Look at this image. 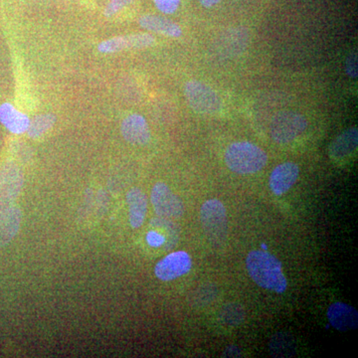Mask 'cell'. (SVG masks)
I'll list each match as a JSON object with an SVG mask.
<instances>
[{"label":"cell","mask_w":358,"mask_h":358,"mask_svg":"<svg viewBox=\"0 0 358 358\" xmlns=\"http://www.w3.org/2000/svg\"><path fill=\"white\" fill-rule=\"evenodd\" d=\"M246 267L250 277L261 288L279 294L284 293L288 288L281 261L268 252L261 250L250 252Z\"/></svg>","instance_id":"6da1fadb"},{"label":"cell","mask_w":358,"mask_h":358,"mask_svg":"<svg viewBox=\"0 0 358 358\" xmlns=\"http://www.w3.org/2000/svg\"><path fill=\"white\" fill-rule=\"evenodd\" d=\"M224 159L228 169L238 174L258 173L268 162L267 154L250 141L233 143L226 150Z\"/></svg>","instance_id":"7a4b0ae2"},{"label":"cell","mask_w":358,"mask_h":358,"mask_svg":"<svg viewBox=\"0 0 358 358\" xmlns=\"http://www.w3.org/2000/svg\"><path fill=\"white\" fill-rule=\"evenodd\" d=\"M308 126L305 115L294 110H281L271 121V138L275 143L287 145L305 133Z\"/></svg>","instance_id":"3957f363"},{"label":"cell","mask_w":358,"mask_h":358,"mask_svg":"<svg viewBox=\"0 0 358 358\" xmlns=\"http://www.w3.org/2000/svg\"><path fill=\"white\" fill-rule=\"evenodd\" d=\"M188 105L197 114L216 115L223 108L222 99L208 85L199 80H190L185 85Z\"/></svg>","instance_id":"277c9868"},{"label":"cell","mask_w":358,"mask_h":358,"mask_svg":"<svg viewBox=\"0 0 358 358\" xmlns=\"http://www.w3.org/2000/svg\"><path fill=\"white\" fill-rule=\"evenodd\" d=\"M205 234L213 243H222L228 233V216L225 206L218 199L207 200L200 210Z\"/></svg>","instance_id":"5b68a950"},{"label":"cell","mask_w":358,"mask_h":358,"mask_svg":"<svg viewBox=\"0 0 358 358\" xmlns=\"http://www.w3.org/2000/svg\"><path fill=\"white\" fill-rule=\"evenodd\" d=\"M150 200L159 217L176 219L185 213L182 201L166 183L159 182L152 187Z\"/></svg>","instance_id":"8992f818"},{"label":"cell","mask_w":358,"mask_h":358,"mask_svg":"<svg viewBox=\"0 0 358 358\" xmlns=\"http://www.w3.org/2000/svg\"><path fill=\"white\" fill-rule=\"evenodd\" d=\"M192 267L189 254L185 251L173 252L157 264L155 274L164 282L173 281L187 274Z\"/></svg>","instance_id":"52a82bcc"},{"label":"cell","mask_w":358,"mask_h":358,"mask_svg":"<svg viewBox=\"0 0 358 358\" xmlns=\"http://www.w3.org/2000/svg\"><path fill=\"white\" fill-rule=\"evenodd\" d=\"M155 39L148 33H134L124 36L113 37L98 45V50L103 54L117 53V52L143 49L152 46Z\"/></svg>","instance_id":"ba28073f"},{"label":"cell","mask_w":358,"mask_h":358,"mask_svg":"<svg viewBox=\"0 0 358 358\" xmlns=\"http://www.w3.org/2000/svg\"><path fill=\"white\" fill-rule=\"evenodd\" d=\"M249 41L250 33L247 28L232 27L219 34L215 46L221 55L230 58L243 53Z\"/></svg>","instance_id":"9c48e42d"},{"label":"cell","mask_w":358,"mask_h":358,"mask_svg":"<svg viewBox=\"0 0 358 358\" xmlns=\"http://www.w3.org/2000/svg\"><path fill=\"white\" fill-rule=\"evenodd\" d=\"M300 167L294 162H287L275 167L268 180L271 190L277 196H281L289 192L298 181Z\"/></svg>","instance_id":"30bf717a"},{"label":"cell","mask_w":358,"mask_h":358,"mask_svg":"<svg viewBox=\"0 0 358 358\" xmlns=\"http://www.w3.org/2000/svg\"><path fill=\"white\" fill-rule=\"evenodd\" d=\"M122 138L131 145H145L150 141V129L141 115L131 114L121 124Z\"/></svg>","instance_id":"8fae6325"},{"label":"cell","mask_w":358,"mask_h":358,"mask_svg":"<svg viewBox=\"0 0 358 358\" xmlns=\"http://www.w3.org/2000/svg\"><path fill=\"white\" fill-rule=\"evenodd\" d=\"M327 319L331 326L339 331H352L358 327L357 310L346 303H333L327 310Z\"/></svg>","instance_id":"7c38bea8"},{"label":"cell","mask_w":358,"mask_h":358,"mask_svg":"<svg viewBox=\"0 0 358 358\" xmlns=\"http://www.w3.org/2000/svg\"><path fill=\"white\" fill-rule=\"evenodd\" d=\"M141 27L148 31L157 33L164 36L178 38L182 35V30L178 23L157 14H145L138 20Z\"/></svg>","instance_id":"4fadbf2b"},{"label":"cell","mask_w":358,"mask_h":358,"mask_svg":"<svg viewBox=\"0 0 358 358\" xmlns=\"http://www.w3.org/2000/svg\"><path fill=\"white\" fill-rule=\"evenodd\" d=\"M22 182L23 176L20 167L13 162L4 164L0 169V196L7 199L17 196Z\"/></svg>","instance_id":"5bb4252c"},{"label":"cell","mask_w":358,"mask_h":358,"mask_svg":"<svg viewBox=\"0 0 358 358\" xmlns=\"http://www.w3.org/2000/svg\"><path fill=\"white\" fill-rule=\"evenodd\" d=\"M358 129L350 128L334 138L329 145V155L334 160L345 159L357 150Z\"/></svg>","instance_id":"9a60e30c"},{"label":"cell","mask_w":358,"mask_h":358,"mask_svg":"<svg viewBox=\"0 0 358 358\" xmlns=\"http://www.w3.org/2000/svg\"><path fill=\"white\" fill-rule=\"evenodd\" d=\"M0 122L14 134H22L27 131L30 119L24 113L15 109L10 103L0 106Z\"/></svg>","instance_id":"2e32d148"},{"label":"cell","mask_w":358,"mask_h":358,"mask_svg":"<svg viewBox=\"0 0 358 358\" xmlns=\"http://www.w3.org/2000/svg\"><path fill=\"white\" fill-rule=\"evenodd\" d=\"M127 202L129 205V217L131 227L134 229L141 227L147 216V195L140 188H133L127 194Z\"/></svg>","instance_id":"e0dca14e"},{"label":"cell","mask_w":358,"mask_h":358,"mask_svg":"<svg viewBox=\"0 0 358 358\" xmlns=\"http://www.w3.org/2000/svg\"><path fill=\"white\" fill-rule=\"evenodd\" d=\"M56 117L53 114L38 115L30 120L27 134L30 138H36L48 131L55 124Z\"/></svg>","instance_id":"ac0fdd59"},{"label":"cell","mask_w":358,"mask_h":358,"mask_svg":"<svg viewBox=\"0 0 358 358\" xmlns=\"http://www.w3.org/2000/svg\"><path fill=\"white\" fill-rule=\"evenodd\" d=\"M221 317L223 322L228 326H238L244 320V310L241 306L231 303L223 308Z\"/></svg>","instance_id":"d6986e66"},{"label":"cell","mask_w":358,"mask_h":358,"mask_svg":"<svg viewBox=\"0 0 358 358\" xmlns=\"http://www.w3.org/2000/svg\"><path fill=\"white\" fill-rule=\"evenodd\" d=\"M291 341V339H289V338H287L286 334H279L274 336L272 341H271V345H278L281 346H280V348H278L277 350H273V355L280 357L289 355V353H291V348H294V346L292 345Z\"/></svg>","instance_id":"ffe728a7"},{"label":"cell","mask_w":358,"mask_h":358,"mask_svg":"<svg viewBox=\"0 0 358 358\" xmlns=\"http://www.w3.org/2000/svg\"><path fill=\"white\" fill-rule=\"evenodd\" d=\"M134 1V0H110L109 3L106 6L105 11H103V15L108 18L112 17V16L119 13L124 7L133 3Z\"/></svg>","instance_id":"44dd1931"},{"label":"cell","mask_w":358,"mask_h":358,"mask_svg":"<svg viewBox=\"0 0 358 358\" xmlns=\"http://www.w3.org/2000/svg\"><path fill=\"white\" fill-rule=\"evenodd\" d=\"M345 69L346 74L352 79H357L358 77V57L357 52L353 51L345 59Z\"/></svg>","instance_id":"7402d4cb"},{"label":"cell","mask_w":358,"mask_h":358,"mask_svg":"<svg viewBox=\"0 0 358 358\" xmlns=\"http://www.w3.org/2000/svg\"><path fill=\"white\" fill-rule=\"evenodd\" d=\"M154 2L160 13L173 14L180 6L181 0H154Z\"/></svg>","instance_id":"603a6c76"},{"label":"cell","mask_w":358,"mask_h":358,"mask_svg":"<svg viewBox=\"0 0 358 358\" xmlns=\"http://www.w3.org/2000/svg\"><path fill=\"white\" fill-rule=\"evenodd\" d=\"M147 242L150 246L154 247V248H160V247H164V245L169 243L166 237L162 233H160L159 231L155 229L148 232Z\"/></svg>","instance_id":"cb8c5ba5"},{"label":"cell","mask_w":358,"mask_h":358,"mask_svg":"<svg viewBox=\"0 0 358 358\" xmlns=\"http://www.w3.org/2000/svg\"><path fill=\"white\" fill-rule=\"evenodd\" d=\"M221 1L222 0H199L200 4L205 8H211V7L217 6L219 2Z\"/></svg>","instance_id":"d4e9b609"}]
</instances>
